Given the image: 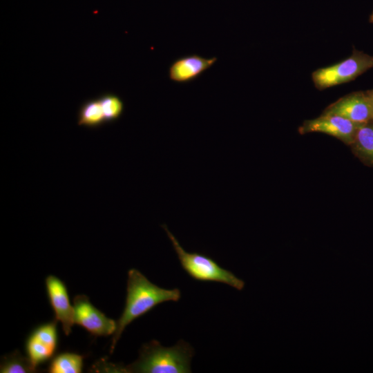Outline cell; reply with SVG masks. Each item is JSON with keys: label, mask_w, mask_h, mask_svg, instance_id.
I'll return each instance as SVG.
<instances>
[{"label": "cell", "mask_w": 373, "mask_h": 373, "mask_svg": "<svg viewBox=\"0 0 373 373\" xmlns=\"http://www.w3.org/2000/svg\"><path fill=\"white\" fill-rule=\"evenodd\" d=\"M126 293L125 307L117 321V329L112 338L111 353L128 324L156 305L166 301H178L181 298L179 289L162 288L152 283L135 269L128 272Z\"/></svg>", "instance_id": "cell-1"}, {"label": "cell", "mask_w": 373, "mask_h": 373, "mask_svg": "<svg viewBox=\"0 0 373 373\" xmlns=\"http://www.w3.org/2000/svg\"><path fill=\"white\" fill-rule=\"evenodd\" d=\"M193 354V347L183 340L170 347L153 340L142 346L138 358L124 367V372L190 373Z\"/></svg>", "instance_id": "cell-2"}, {"label": "cell", "mask_w": 373, "mask_h": 373, "mask_svg": "<svg viewBox=\"0 0 373 373\" xmlns=\"http://www.w3.org/2000/svg\"><path fill=\"white\" fill-rule=\"evenodd\" d=\"M162 227L171 240L182 267L194 280L202 282H215L229 285L238 291L243 289L245 281L231 271L221 267L212 258L198 253L186 251L166 225Z\"/></svg>", "instance_id": "cell-3"}, {"label": "cell", "mask_w": 373, "mask_h": 373, "mask_svg": "<svg viewBox=\"0 0 373 373\" xmlns=\"http://www.w3.org/2000/svg\"><path fill=\"white\" fill-rule=\"evenodd\" d=\"M372 68L373 56L354 50L346 59L314 71L312 77L316 88L323 90L354 80Z\"/></svg>", "instance_id": "cell-4"}, {"label": "cell", "mask_w": 373, "mask_h": 373, "mask_svg": "<svg viewBox=\"0 0 373 373\" xmlns=\"http://www.w3.org/2000/svg\"><path fill=\"white\" fill-rule=\"evenodd\" d=\"M73 302L76 324L94 336H106L114 334L117 329V322L93 305L86 296L77 295Z\"/></svg>", "instance_id": "cell-5"}, {"label": "cell", "mask_w": 373, "mask_h": 373, "mask_svg": "<svg viewBox=\"0 0 373 373\" xmlns=\"http://www.w3.org/2000/svg\"><path fill=\"white\" fill-rule=\"evenodd\" d=\"M361 125L338 115L322 113L316 118L305 120L299 127L298 132L302 135L325 133L350 146Z\"/></svg>", "instance_id": "cell-6"}, {"label": "cell", "mask_w": 373, "mask_h": 373, "mask_svg": "<svg viewBox=\"0 0 373 373\" xmlns=\"http://www.w3.org/2000/svg\"><path fill=\"white\" fill-rule=\"evenodd\" d=\"M323 114L343 117L358 124L372 121V108L367 92H354L328 106Z\"/></svg>", "instance_id": "cell-7"}, {"label": "cell", "mask_w": 373, "mask_h": 373, "mask_svg": "<svg viewBox=\"0 0 373 373\" xmlns=\"http://www.w3.org/2000/svg\"><path fill=\"white\" fill-rule=\"evenodd\" d=\"M46 287L55 319L61 323L64 332L68 336L75 323L74 307L70 303L66 287L64 282L52 275L46 278Z\"/></svg>", "instance_id": "cell-8"}, {"label": "cell", "mask_w": 373, "mask_h": 373, "mask_svg": "<svg viewBox=\"0 0 373 373\" xmlns=\"http://www.w3.org/2000/svg\"><path fill=\"white\" fill-rule=\"evenodd\" d=\"M57 321L40 325L31 334L26 343L28 358L37 367L52 357L57 345Z\"/></svg>", "instance_id": "cell-9"}, {"label": "cell", "mask_w": 373, "mask_h": 373, "mask_svg": "<svg viewBox=\"0 0 373 373\" xmlns=\"http://www.w3.org/2000/svg\"><path fill=\"white\" fill-rule=\"evenodd\" d=\"M217 60L216 57L207 58L198 55L180 57L169 67V77L177 83L192 81L211 67Z\"/></svg>", "instance_id": "cell-10"}, {"label": "cell", "mask_w": 373, "mask_h": 373, "mask_svg": "<svg viewBox=\"0 0 373 373\" xmlns=\"http://www.w3.org/2000/svg\"><path fill=\"white\" fill-rule=\"evenodd\" d=\"M350 146L353 153L363 163L373 166V122L359 126Z\"/></svg>", "instance_id": "cell-11"}, {"label": "cell", "mask_w": 373, "mask_h": 373, "mask_svg": "<svg viewBox=\"0 0 373 373\" xmlns=\"http://www.w3.org/2000/svg\"><path fill=\"white\" fill-rule=\"evenodd\" d=\"M77 124L88 128H97L106 124L99 97L88 99L80 106L77 112Z\"/></svg>", "instance_id": "cell-12"}, {"label": "cell", "mask_w": 373, "mask_h": 373, "mask_svg": "<svg viewBox=\"0 0 373 373\" xmlns=\"http://www.w3.org/2000/svg\"><path fill=\"white\" fill-rule=\"evenodd\" d=\"M83 359V356L76 353H61L51 361L48 367V372L50 373L82 372Z\"/></svg>", "instance_id": "cell-13"}, {"label": "cell", "mask_w": 373, "mask_h": 373, "mask_svg": "<svg viewBox=\"0 0 373 373\" xmlns=\"http://www.w3.org/2000/svg\"><path fill=\"white\" fill-rule=\"evenodd\" d=\"M106 124L119 119L123 114L124 104L122 99L113 93H105L99 97Z\"/></svg>", "instance_id": "cell-14"}, {"label": "cell", "mask_w": 373, "mask_h": 373, "mask_svg": "<svg viewBox=\"0 0 373 373\" xmlns=\"http://www.w3.org/2000/svg\"><path fill=\"white\" fill-rule=\"evenodd\" d=\"M36 370L37 367L30 359L24 358L19 352H15L4 358L0 368L1 373H27Z\"/></svg>", "instance_id": "cell-15"}, {"label": "cell", "mask_w": 373, "mask_h": 373, "mask_svg": "<svg viewBox=\"0 0 373 373\" xmlns=\"http://www.w3.org/2000/svg\"><path fill=\"white\" fill-rule=\"evenodd\" d=\"M370 99L371 108H372V122H373V90L367 91Z\"/></svg>", "instance_id": "cell-16"}, {"label": "cell", "mask_w": 373, "mask_h": 373, "mask_svg": "<svg viewBox=\"0 0 373 373\" xmlns=\"http://www.w3.org/2000/svg\"><path fill=\"white\" fill-rule=\"evenodd\" d=\"M370 21L371 23H373V12H372L370 17Z\"/></svg>", "instance_id": "cell-17"}]
</instances>
